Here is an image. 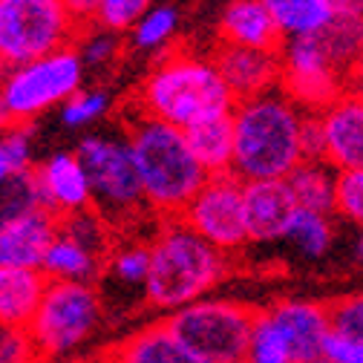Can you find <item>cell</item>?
<instances>
[{"instance_id": "1", "label": "cell", "mask_w": 363, "mask_h": 363, "mask_svg": "<svg viewBox=\"0 0 363 363\" xmlns=\"http://www.w3.org/2000/svg\"><path fill=\"white\" fill-rule=\"evenodd\" d=\"M135 104L139 116L191 130L202 121L231 116L237 99L231 96L213 58L170 52L147 72Z\"/></svg>"}, {"instance_id": "2", "label": "cell", "mask_w": 363, "mask_h": 363, "mask_svg": "<svg viewBox=\"0 0 363 363\" xmlns=\"http://www.w3.org/2000/svg\"><path fill=\"white\" fill-rule=\"evenodd\" d=\"M228 274V254L191 231L179 216L162 219L150 240V280L145 289L147 306L179 311L205 300Z\"/></svg>"}, {"instance_id": "3", "label": "cell", "mask_w": 363, "mask_h": 363, "mask_svg": "<svg viewBox=\"0 0 363 363\" xmlns=\"http://www.w3.org/2000/svg\"><path fill=\"white\" fill-rule=\"evenodd\" d=\"M234 118V167L231 173L248 182L289 179L303 164V110L283 93L240 101Z\"/></svg>"}, {"instance_id": "4", "label": "cell", "mask_w": 363, "mask_h": 363, "mask_svg": "<svg viewBox=\"0 0 363 363\" xmlns=\"http://www.w3.org/2000/svg\"><path fill=\"white\" fill-rule=\"evenodd\" d=\"M127 139L142 176L147 208L159 219L182 216L211 179L196 162L185 130L147 116H135L127 124Z\"/></svg>"}, {"instance_id": "5", "label": "cell", "mask_w": 363, "mask_h": 363, "mask_svg": "<svg viewBox=\"0 0 363 363\" xmlns=\"http://www.w3.org/2000/svg\"><path fill=\"white\" fill-rule=\"evenodd\" d=\"M75 153L89 176L93 208L113 228L118 231L139 219V213L147 208V199L127 133H89L78 142Z\"/></svg>"}, {"instance_id": "6", "label": "cell", "mask_w": 363, "mask_h": 363, "mask_svg": "<svg viewBox=\"0 0 363 363\" xmlns=\"http://www.w3.org/2000/svg\"><path fill=\"white\" fill-rule=\"evenodd\" d=\"M81 32L61 0H0V64L6 69L75 47Z\"/></svg>"}, {"instance_id": "7", "label": "cell", "mask_w": 363, "mask_h": 363, "mask_svg": "<svg viewBox=\"0 0 363 363\" xmlns=\"http://www.w3.org/2000/svg\"><path fill=\"white\" fill-rule=\"evenodd\" d=\"M257 308L237 300L205 297L167 314V332L202 363L245 360Z\"/></svg>"}, {"instance_id": "8", "label": "cell", "mask_w": 363, "mask_h": 363, "mask_svg": "<svg viewBox=\"0 0 363 363\" xmlns=\"http://www.w3.org/2000/svg\"><path fill=\"white\" fill-rule=\"evenodd\" d=\"M104 308V297L93 283H50L29 326L43 363L81 349L101 329Z\"/></svg>"}, {"instance_id": "9", "label": "cell", "mask_w": 363, "mask_h": 363, "mask_svg": "<svg viewBox=\"0 0 363 363\" xmlns=\"http://www.w3.org/2000/svg\"><path fill=\"white\" fill-rule=\"evenodd\" d=\"M84 81V61L75 47L32 61L26 67L9 69L0 84V99L9 113V121H35L55 104H67Z\"/></svg>"}, {"instance_id": "10", "label": "cell", "mask_w": 363, "mask_h": 363, "mask_svg": "<svg viewBox=\"0 0 363 363\" xmlns=\"http://www.w3.org/2000/svg\"><path fill=\"white\" fill-rule=\"evenodd\" d=\"M280 93L303 113H323L346 96V75L332 64L320 35L289 38L280 50Z\"/></svg>"}, {"instance_id": "11", "label": "cell", "mask_w": 363, "mask_h": 363, "mask_svg": "<svg viewBox=\"0 0 363 363\" xmlns=\"http://www.w3.org/2000/svg\"><path fill=\"white\" fill-rule=\"evenodd\" d=\"M179 219L225 254L251 242L245 225V185L234 173L211 176Z\"/></svg>"}, {"instance_id": "12", "label": "cell", "mask_w": 363, "mask_h": 363, "mask_svg": "<svg viewBox=\"0 0 363 363\" xmlns=\"http://www.w3.org/2000/svg\"><path fill=\"white\" fill-rule=\"evenodd\" d=\"M35 179L40 188L43 211L64 219L78 211L93 208V188H89L86 167L75 150H58L35 164Z\"/></svg>"}, {"instance_id": "13", "label": "cell", "mask_w": 363, "mask_h": 363, "mask_svg": "<svg viewBox=\"0 0 363 363\" xmlns=\"http://www.w3.org/2000/svg\"><path fill=\"white\" fill-rule=\"evenodd\" d=\"M213 64L222 72L228 84L231 96L240 101L259 99L268 93H277L283 81V58L280 52H265V50H245L231 47V43H219L213 50Z\"/></svg>"}, {"instance_id": "14", "label": "cell", "mask_w": 363, "mask_h": 363, "mask_svg": "<svg viewBox=\"0 0 363 363\" xmlns=\"http://www.w3.org/2000/svg\"><path fill=\"white\" fill-rule=\"evenodd\" d=\"M268 314L280 329L294 363H314L323 357L326 340L332 335L329 306L314 300H280L268 306Z\"/></svg>"}, {"instance_id": "15", "label": "cell", "mask_w": 363, "mask_h": 363, "mask_svg": "<svg viewBox=\"0 0 363 363\" xmlns=\"http://www.w3.org/2000/svg\"><path fill=\"white\" fill-rule=\"evenodd\" d=\"M300 205L286 179L248 182L245 185V225L251 242L286 240Z\"/></svg>"}, {"instance_id": "16", "label": "cell", "mask_w": 363, "mask_h": 363, "mask_svg": "<svg viewBox=\"0 0 363 363\" xmlns=\"http://www.w3.org/2000/svg\"><path fill=\"white\" fill-rule=\"evenodd\" d=\"M326 130V162L337 170H363V101L346 93L320 113Z\"/></svg>"}, {"instance_id": "17", "label": "cell", "mask_w": 363, "mask_h": 363, "mask_svg": "<svg viewBox=\"0 0 363 363\" xmlns=\"http://www.w3.org/2000/svg\"><path fill=\"white\" fill-rule=\"evenodd\" d=\"M219 43L280 52L286 38L262 0H231L219 21Z\"/></svg>"}, {"instance_id": "18", "label": "cell", "mask_w": 363, "mask_h": 363, "mask_svg": "<svg viewBox=\"0 0 363 363\" xmlns=\"http://www.w3.org/2000/svg\"><path fill=\"white\" fill-rule=\"evenodd\" d=\"M55 237L58 216L47 211L0 228V268H40Z\"/></svg>"}, {"instance_id": "19", "label": "cell", "mask_w": 363, "mask_h": 363, "mask_svg": "<svg viewBox=\"0 0 363 363\" xmlns=\"http://www.w3.org/2000/svg\"><path fill=\"white\" fill-rule=\"evenodd\" d=\"M47 289L40 268H0V326L29 329Z\"/></svg>"}, {"instance_id": "20", "label": "cell", "mask_w": 363, "mask_h": 363, "mask_svg": "<svg viewBox=\"0 0 363 363\" xmlns=\"http://www.w3.org/2000/svg\"><path fill=\"white\" fill-rule=\"evenodd\" d=\"M99 360L101 363H202L167 332L164 323H150L127 335L124 340L110 346Z\"/></svg>"}, {"instance_id": "21", "label": "cell", "mask_w": 363, "mask_h": 363, "mask_svg": "<svg viewBox=\"0 0 363 363\" xmlns=\"http://www.w3.org/2000/svg\"><path fill=\"white\" fill-rule=\"evenodd\" d=\"M104 262L99 254L84 248L72 237L61 234L52 240L47 257L40 262V271L47 274L50 283H99L104 274Z\"/></svg>"}, {"instance_id": "22", "label": "cell", "mask_w": 363, "mask_h": 363, "mask_svg": "<svg viewBox=\"0 0 363 363\" xmlns=\"http://www.w3.org/2000/svg\"><path fill=\"white\" fill-rule=\"evenodd\" d=\"M188 145L208 176L231 173L234 167V118L222 116L185 130Z\"/></svg>"}, {"instance_id": "23", "label": "cell", "mask_w": 363, "mask_h": 363, "mask_svg": "<svg viewBox=\"0 0 363 363\" xmlns=\"http://www.w3.org/2000/svg\"><path fill=\"white\" fill-rule=\"evenodd\" d=\"M289 188L300 205V211L311 213H335L337 202V170L329 162H303L289 179Z\"/></svg>"}, {"instance_id": "24", "label": "cell", "mask_w": 363, "mask_h": 363, "mask_svg": "<svg viewBox=\"0 0 363 363\" xmlns=\"http://www.w3.org/2000/svg\"><path fill=\"white\" fill-rule=\"evenodd\" d=\"M101 280L107 286H121L133 294L145 297L150 280V242L142 240H121L113 245Z\"/></svg>"}, {"instance_id": "25", "label": "cell", "mask_w": 363, "mask_h": 363, "mask_svg": "<svg viewBox=\"0 0 363 363\" xmlns=\"http://www.w3.org/2000/svg\"><path fill=\"white\" fill-rule=\"evenodd\" d=\"M262 4L280 26L286 40L320 32L335 18L329 0H262Z\"/></svg>"}, {"instance_id": "26", "label": "cell", "mask_w": 363, "mask_h": 363, "mask_svg": "<svg viewBox=\"0 0 363 363\" xmlns=\"http://www.w3.org/2000/svg\"><path fill=\"white\" fill-rule=\"evenodd\" d=\"M58 231L72 237L75 242H81L84 248H89L93 254H99L101 259H107L113 245L118 242L116 240V228L96 208H86V211H78L72 216L58 219Z\"/></svg>"}, {"instance_id": "27", "label": "cell", "mask_w": 363, "mask_h": 363, "mask_svg": "<svg viewBox=\"0 0 363 363\" xmlns=\"http://www.w3.org/2000/svg\"><path fill=\"white\" fill-rule=\"evenodd\" d=\"M38 211H43V199H40L35 170L12 173L6 185L0 188V228L21 222Z\"/></svg>"}, {"instance_id": "28", "label": "cell", "mask_w": 363, "mask_h": 363, "mask_svg": "<svg viewBox=\"0 0 363 363\" xmlns=\"http://www.w3.org/2000/svg\"><path fill=\"white\" fill-rule=\"evenodd\" d=\"M286 240L308 259L323 257L332 248L335 240V228H332V219L323 213H311V211H297L291 228L286 234Z\"/></svg>"}, {"instance_id": "29", "label": "cell", "mask_w": 363, "mask_h": 363, "mask_svg": "<svg viewBox=\"0 0 363 363\" xmlns=\"http://www.w3.org/2000/svg\"><path fill=\"white\" fill-rule=\"evenodd\" d=\"M245 363H294L280 329L274 326V320H271L268 308H257Z\"/></svg>"}, {"instance_id": "30", "label": "cell", "mask_w": 363, "mask_h": 363, "mask_svg": "<svg viewBox=\"0 0 363 363\" xmlns=\"http://www.w3.org/2000/svg\"><path fill=\"white\" fill-rule=\"evenodd\" d=\"M176 26H179V12L173 6L159 4V6H153L139 23L130 29V40H133L135 50H145V52L162 50L164 43L173 38Z\"/></svg>"}, {"instance_id": "31", "label": "cell", "mask_w": 363, "mask_h": 363, "mask_svg": "<svg viewBox=\"0 0 363 363\" xmlns=\"http://www.w3.org/2000/svg\"><path fill=\"white\" fill-rule=\"evenodd\" d=\"M89 26L93 29H84L81 40H75V50H78L84 67L104 69L113 61H118V55H121V35L110 32V29H101L96 23H89Z\"/></svg>"}, {"instance_id": "32", "label": "cell", "mask_w": 363, "mask_h": 363, "mask_svg": "<svg viewBox=\"0 0 363 363\" xmlns=\"http://www.w3.org/2000/svg\"><path fill=\"white\" fill-rule=\"evenodd\" d=\"M113 107L107 89H78V93L61 107V121L67 127H86L104 118Z\"/></svg>"}, {"instance_id": "33", "label": "cell", "mask_w": 363, "mask_h": 363, "mask_svg": "<svg viewBox=\"0 0 363 363\" xmlns=\"http://www.w3.org/2000/svg\"><path fill=\"white\" fill-rule=\"evenodd\" d=\"M150 9H153V0H101L96 26L121 35V32H130Z\"/></svg>"}, {"instance_id": "34", "label": "cell", "mask_w": 363, "mask_h": 363, "mask_svg": "<svg viewBox=\"0 0 363 363\" xmlns=\"http://www.w3.org/2000/svg\"><path fill=\"white\" fill-rule=\"evenodd\" d=\"M32 135H35V121H12L6 130H0V147H4V153L12 164V173L35 170Z\"/></svg>"}, {"instance_id": "35", "label": "cell", "mask_w": 363, "mask_h": 363, "mask_svg": "<svg viewBox=\"0 0 363 363\" xmlns=\"http://www.w3.org/2000/svg\"><path fill=\"white\" fill-rule=\"evenodd\" d=\"M332 332L363 343V294H349L329 303Z\"/></svg>"}, {"instance_id": "36", "label": "cell", "mask_w": 363, "mask_h": 363, "mask_svg": "<svg viewBox=\"0 0 363 363\" xmlns=\"http://www.w3.org/2000/svg\"><path fill=\"white\" fill-rule=\"evenodd\" d=\"M335 211L363 228V170L337 173V202Z\"/></svg>"}, {"instance_id": "37", "label": "cell", "mask_w": 363, "mask_h": 363, "mask_svg": "<svg viewBox=\"0 0 363 363\" xmlns=\"http://www.w3.org/2000/svg\"><path fill=\"white\" fill-rule=\"evenodd\" d=\"M0 363H43L29 329L0 326Z\"/></svg>"}, {"instance_id": "38", "label": "cell", "mask_w": 363, "mask_h": 363, "mask_svg": "<svg viewBox=\"0 0 363 363\" xmlns=\"http://www.w3.org/2000/svg\"><path fill=\"white\" fill-rule=\"evenodd\" d=\"M300 145H303V162H326V130L320 113H303Z\"/></svg>"}, {"instance_id": "39", "label": "cell", "mask_w": 363, "mask_h": 363, "mask_svg": "<svg viewBox=\"0 0 363 363\" xmlns=\"http://www.w3.org/2000/svg\"><path fill=\"white\" fill-rule=\"evenodd\" d=\"M323 360H329V363H363V343L332 332L326 340V349H323Z\"/></svg>"}, {"instance_id": "40", "label": "cell", "mask_w": 363, "mask_h": 363, "mask_svg": "<svg viewBox=\"0 0 363 363\" xmlns=\"http://www.w3.org/2000/svg\"><path fill=\"white\" fill-rule=\"evenodd\" d=\"M61 4L69 9V15H72L81 26H89V23H96V15H99L101 0H61Z\"/></svg>"}, {"instance_id": "41", "label": "cell", "mask_w": 363, "mask_h": 363, "mask_svg": "<svg viewBox=\"0 0 363 363\" xmlns=\"http://www.w3.org/2000/svg\"><path fill=\"white\" fill-rule=\"evenodd\" d=\"M329 6H332L335 15L363 18V0H329Z\"/></svg>"}, {"instance_id": "42", "label": "cell", "mask_w": 363, "mask_h": 363, "mask_svg": "<svg viewBox=\"0 0 363 363\" xmlns=\"http://www.w3.org/2000/svg\"><path fill=\"white\" fill-rule=\"evenodd\" d=\"M9 176H12V164H9L6 153H4V147H0V188L9 182Z\"/></svg>"}, {"instance_id": "43", "label": "cell", "mask_w": 363, "mask_h": 363, "mask_svg": "<svg viewBox=\"0 0 363 363\" xmlns=\"http://www.w3.org/2000/svg\"><path fill=\"white\" fill-rule=\"evenodd\" d=\"M12 121H9V113H6V107H4V99H0V130H6Z\"/></svg>"}, {"instance_id": "44", "label": "cell", "mask_w": 363, "mask_h": 363, "mask_svg": "<svg viewBox=\"0 0 363 363\" xmlns=\"http://www.w3.org/2000/svg\"><path fill=\"white\" fill-rule=\"evenodd\" d=\"M357 257L363 259V234H360V240H357Z\"/></svg>"}, {"instance_id": "45", "label": "cell", "mask_w": 363, "mask_h": 363, "mask_svg": "<svg viewBox=\"0 0 363 363\" xmlns=\"http://www.w3.org/2000/svg\"><path fill=\"white\" fill-rule=\"evenodd\" d=\"M314 363H329V360H323V357H320V360H314Z\"/></svg>"}, {"instance_id": "46", "label": "cell", "mask_w": 363, "mask_h": 363, "mask_svg": "<svg viewBox=\"0 0 363 363\" xmlns=\"http://www.w3.org/2000/svg\"><path fill=\"white\" fill-rule=\"evenodd\" d=\"M84 363H101V360H84Z\"/></svg>"}, {"instance_id": "47", "label": "cell", "mask_w": 363, "mask_h": 363, "mask_svg": "<svg viewBox=\"0 0 363 363\" xmlns=\"http://www.w3.org/2000/svg\"><path fill=\"white\" fill-rule=\"evenodd\" d=\"M234 363H245V360H234Z\"/></svg>"}]
</instances>
